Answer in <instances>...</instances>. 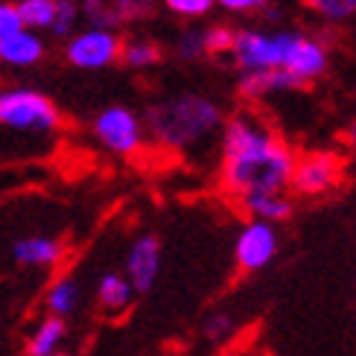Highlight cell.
I'll return each instance as SVG.
<instances>
[{"mask_svg":"<svg viewBox=\"0 0 356 356\" xmlns=\"http://www.w3.org/2000/svg\"><path fill=\"white\" fill-rule=\"evenodd\" d=\"M58 108L56 102L33 91V88H6L0 91V126L15 131H53L58 129Z\"/></svg>","mask_w":356,"mask_h":356,"instance_id":"obj_4","label":"cell"},{"mask_svg":"<svg viewBox=\"0 0 356 356\" xmlns=\"http://www.w3.org/2000/svg\"><path fill=\"white\" fill-rule=\"evenodd\" d=\"M225 126V111L216 99L204 94L181 91L175 97L158 99L146 108V129L155 143L167 149H196Z\"/></svg>","mask_w":356,"mask_h":356,"instance_id":"obj_3","label":"cell"},{"mask_svg":"<svg viewBox=\"0 0 356 356\" xmlns=\"http://www.w3.org/2000/svg\"><path fill=\"white\" fill-rule=\"evenodd\" d=\"M15 9H18V18H21L24 29L41 33V29H50V24H53L56 0H18Z\"/></svg>","mask_w":356,"mask_h":356,"instance_id":"obj_19","label":"cell"},{"mask_svg":"<svg viewBox=\"0 0 356 356\" xmlns=\"http://www.w3.org/2000/svg\"><path fill=\"white\" fill-rule=\"evenodd\" d=\"M94 138L114 155H135L143 146V120L126 106H108L94 117Z\"/></svg>","mask_w":356,"mask_h":356,"instance_id":"obj_7","label":"cell"},{"mask_svg":"<svg viewBox=\"0 0 356 356\" xmlns=\"http://www.w3.org/2000/svg\"><path fill=\"white\" fill-rule=\"evenodd\" d=\"M21 26V18H18V9H15V3H6V0H0V41H3L6 35L18 33Z\"/></svg>","mask_w":356,"mask_h":356,"instance_id":"obj_26","label":"cell"},{"mask_svg":"<svg viewBox=\"0 0 356 356\" xmlns=\"http://www.w3.org/2000/svg\"><path fill=\"white\" fill-rule=\"evenodd\" d=\"M345 175V158L333 152V149H316V152H304L295 158V170H292V193H298L304 199L313 196H327Z\"/></svg>","mask_w":356,"mask_h":356,"instance_id":"obj_5","label":"cell"},{"mask_svg":"<svg viewBox=\"0 0 356 356\" xmlns=\"http://www.w3.org/2000/svg\"><path fill=\"white\" fill-rule=\"evenodd\" d=\"M234 33H236V29H231V26H222V24H213V26H204V29H202L204 53H207V56L231 53V44H234Z\"/></svg>","mask_w":356,"mask_h":356,"instance_id":"obj_22","label":"cell"},{"mask_svg":"<svg viewBox=\"0 0 356 356\" xmlns=\"http://www.w3.org/2000/svg\"><path fill=\"white\" fill-rule=\"evenodd\" d=\"M65 339V318H44L35 333L29 336V342H26V356H53L58 353V342Z\"/></svg>","mask_w":356,"mask_h":356,"instance_id":"obj_16","label":"cell"},{"mask_svg":"<svg viewBox=\"0 0 356 356\" xmlns=\"http://www.w3.org/2000/svg\"><path fill=\"white\" fill-rule=\"evenodd\" d=\"M65 254V245L53 236H26L12 245V257L24 266H56Z\"/></svg>","mask_w":356,"mask_h":356,"instance_id":"obj_13","label":"cell"},{"mask_svg":"<svg viewBox=\"0 0 356 356\" xmlns=\"http://www.w3.org/2000/svg\"><path fill=\"white\" fill-rule=\"evenodd\" d=\"M295 149L254 111H236L222 126L219 187L243 202L263 193H284L292 181Z\"/></svg>","mask_w":356,"mask_h":356,"instance_id":"obj_1","label":"cell"},{"mask_svg":"<svg viewBox=\"0 0 356 356\" xmlns=\"http://www.w3.org/2000/svg\"><path fill=\"white\" fill-rule=\"evenodd\" d=\"M234 330H236V324L228 313H213V316H207L204 324H202V333L207 336V342H213V345L228 342V339L234 336Z\"/></svg>","mask_w":356,"mask_h":356,"instance_id":"obj_25","label":"cell"},{"mask_svg":"<svg viewBox=\"0 0 356 356\" xmlns=\"http://www.w3.org/2000/svg\"><path fill=\"white\" fill-rule=\"evenodd\" d=\"M228 56L240 73L284 70L298 85L316 82L330 65L327 44L298 29H236Z\"/></svg>","mask_w":356,"mask_h":356,"instance_id":"obj_2","label":"cell"},{"mask_svg":"<svg viewBox=\"0 0 356 356\" xmlns=\"http://www.w3.org/2000/svg\"><path fill=\"white\" fill-rule=\"evenodd\" d=\"M277 248H280L277 228L269 225V222L248 219L245 225L240 228V234H236V240H234L236 269L248 272V275L266 269V266H269L277 257Z\"/></svg>","mask_w":356,"mask_h":356,"instance_id":"obj_8","label":"cell"},{"mask_svg":"<svg viewBox=\"0 0 356 356\" xmlns=\"http://www.w3.org/2000/svg\"><path fill=\"white\" fill-rule=\"evenodd\" d=\"M120 62H126L131 70H146L161 62V47L152 38H129L123 41V50H120Z\"/></svg>","mask_w":356,"mask_h":356,"instance_id":"obj_17","label":"cell"},{"mask_svg":"<svg viewBox=\"0 0 356 356\" xmlns=\"http://www.w3.org/2000/svg\"><path fill=\"white\" fill-rule=\"evenodd\" d=\"M53 356H67V353H53Z\"/></svg>","mask_w":356,"mask_h":356,"instance_id":"obj_29","label":"cell"},{"mask_svg":"<svg viewBox=\"0 0 356 356\" xmlns=\"http://www.w3.org/2000/svg\"><path fill=\"white\" fill-rule=\"evenodd\" d=\"M131 298H135V289L126 280V275H117V272H108L99 277L97 284V301L106 313H123V309L131 307Z\"/></svg>","mask_w":356,"mask_h":356,"instance_id":"obj_15","label":"cell"},{"mask_svg":"<svg viewBox=\"0 0 356 356\" xmlns=\"http://www.w3.org/2000/svg\"><path fill=\"white\" fill-rule=\"evenodd\" d=\"M120 50H123V38L117 33L85 26L67 38L65 58L67 65L79 70H102V67H111L114 62H120Z\"/></svg>","mask_w":356,"mask_h":356,"instance_id":"obj_6","label":"cell"},{"mask_svg":"<svg viewBox=\"0 0 356 356\" xmlns=\"http://www.w3.org/2000/svg\"><path fill=\"white\" fill-rule=\"evenodd\" d=\"M79 304V284L73 277H58L47 292V309L56 318L70 316Z\"/></svg>","mask_w":356,"mask_h":356,"instance_id":"obj_18","label":"cell"},{"mask_svg":"<svg viewBox=\"0 0 356 356\" xmlns=\"http://www.w3.org/2000/svg\"><path fill=\"white\" fill-rule=\"evenodd\" d=\"M272 0H213V6H222L225 12H234V15H245V12H257V9H266Z\"/></svg>","mask_w":356,"mask_h":356,"instance_id":"obj_27","label":"cell"},{"mask_svg":"<svg viewBox=\"0 0 356 356\" xmlns=\"http://www.w3.org/2000/svg\"><path fill=\"white\" fill-rule=\"evenodd\" d=\"M82 18L79 12V0H56V12H53V24L47 33H53L56 38H70L76 33V24Z\"/></svg>","mask_w":356,"mask_h":356,"instance_id":"obj_20","label":"cell"},{"mask_svg":"<svg viewBox=\"0 0 356 356\" xmlns=\"http://www.w3.org/2000/svg\"><path fill=\"white\" fill-rule=\"evenodd\" d=\"M158 275H161V243L158 236L143 234L131 243L126 254V280L138 295V292H149Z\"/></svg>","mask_w":356,"mask_h":356,"instance_id":"obj_10","label":"cell"},{"mask_svg":"<svg viewBox=\"0 0 356 356\" xmlns=\"http://www.w3.org/2000/svg\"><path fill=\"white\" fill-rule=\"evenodd\" d=\"M292 88H301L284 70H260V73H240V94L245 99H263L272 94H284Z\"/></svg>","mask_w":356,"mask_h":356,"instance_id":"obj_12","label":"cell"},{"mask_svg":"<svg viewBox=\"0 0 356 356\" xmlns=\"http://www.w3.org/2000/svg\"><path fill=\"white\" fill-rule=\"evenodd\" d=\"M304 3H307V9H313L318 18L333 21V24L350 21L356 15V0H304Z\"/></svg>","mask_w":356,"mask_h":356,"instance_id":"obj_21","label":"cell"},{"mask_svg":"<svg viewBox=\"0 0 356 356\" xmlns=\"http://www.w3.org/2000/svg\"><path fill=\"white\" fill-rule=\"evenodd\" d=\"M348 143H350V149L356 152V120H353V126L348 129Z\"/></svg>","mask_w":356,"mask_h":356,"instance_id":"obj_28","label":"cell"},{"mask_svg":"<svg viewBox=\"0 0 356 356\" xmlns=\"http://www.w3.org/2000/svg\"><path fill=\"white\" fill-rule=\"evenodd\" d=\"M155 0H79L82 18L97 29H111L117 33L126 24L143 21L152 12Z\"/></svg>","mask_w":356,"mask_h":356,"instance_id":"obj_9","label":"cell"},{"mask_svg":"<svg viewBox=\"0 0 356 356\" xmlns=\"http://www.w3.org/2000/svg\"><path fill=\"white\" fill-rule=\"evenodd\" d=\"M175 56L184 58V62H196V58L207 56L204 53V41H202V29H196V26L184 29V33L175 38Z\"/></svg>","mask_w":356,"mask_h":356,"instance_id":"obj_23","label":"cell"},{"mask_svg":"<svg viewBox=\"0 0 356 356\" xmlns=\"http://www.w3.org/2000/svg\"><path fill=\"white\" fill-rule=\"evenodd\" d=\"M44 53H47V44L33 29H18L0 41V62L9 67H33L44 58Z\"/></svg>","mask_w":356,"mask_h":356,"instance_id":"obj_11","label":"cell"},{"mask_svg":"<svg viewBox=\"0 0 356 356\" xmlns=\"http://www.w3.org/2000/svg\"><path fill=\"white\" fill-rule=\"evenodd\" d=\"M161 6L184 21H196L213 9V0H161Z\"/></svg>","mask_w":356,"mask_h":356,"instance_id":"obj_24","label":"cell"},{"mask_svg":"<svg viewBox=\"0 0 356 356\" xmlns=\"http://www.w3.org/2000/svg\"><path fill=\"white\" fill-rule=\"evenodd\" d=\"M240 207L257 222H269V225H277V222H286L295 211L292 199L286 193H263V196H248L240 202Z\"/></svg>","mask_w":356,"mask_h":356,"instance_id":"obj_14","label":"cell"}]
</instances>
